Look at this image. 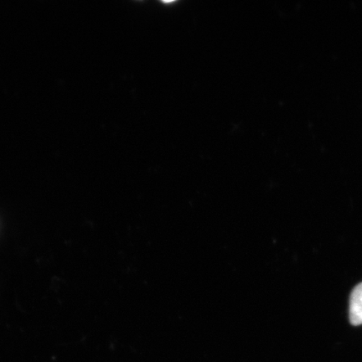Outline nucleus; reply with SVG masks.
Instances as JSON below:
<instances>
[{"instance_id":"nucleus-1","label":"nucleus","mask_w":362,"mask_h":362,"mask_svg":"<svg viewBox=\"0 0 362 362\" xmlns=\"http://www.w3.org/2000/svg\"><path fill=\"white\" fill-rule=\"evenodd\" d=\"M350 321L356 327L362 325V283L357 285L351 294Z\"/></svg>"}]
</instances>
